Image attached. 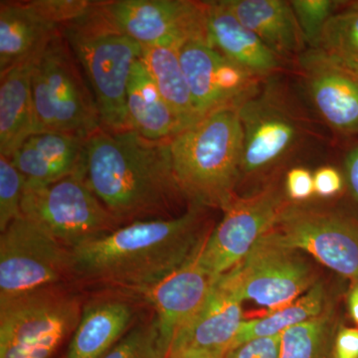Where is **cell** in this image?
<instances>
[{
    "instance_id": "obj_7",
    "label": "cell",
    "mask_w": 358,
    "mask_h": 358,
    "mask_svg": "<svg viewBox=\"0 0 358 358\" xmlns=\"http://www.w3.org/2000/svg\"><path fill=\"white\" fill-rule=\"evenodd\" d=\"M21 215L70 251L124 226L90 189L80 171L48 185H25Z\"/></svg>"
},
{
    "instance_id": "obj_33",
    "label": "cell",
    "mask_w": 358,
    "mask_h": 358,
    "mask_svg": "<svg viewBox=\"0 0 358 358\" xmlns=\"http://www.w3.org/2000/svg\"><path fill=\"white\" fill-rule=\"evenodd\" d=\"M286 194L294 203L310 199L315 194L312 173L303 167L292 169L287 174Z\"/></svg>"
},
{
    "instance_id": "obj_35",
    "label": "cell",
    "mask_w": 358,
    "mask_h": 358,
    "mask_svg": "<svg viewBox=\"0 0 358 358\" xmlns=\"http://www.w3.org/2000/svg\"><path fill=\"white\" fill-rule=\"evenodd\" d=\"M334 358H358V327H339L334 341Z\"/></svg>"
},
{
    "instance_id": "obj_18",
    "label": "cell",
    "mask_w": 358,
    "mask_h": 358,
    "mask_svg": "<svg viewBox=\"0 0 358 358\" xmlns=\"http://www.w3.org/2000/svg\"><path fill=\"white\" fill-rule=\"evenodd\" d=\"M308 93L324 121L343 134H358V77L310 49L300 58Z\"/></svg>"
},
{
    "instance_id": "obj_17",
    "label": "cell",
    "mask_w": 358,
    "mask_h": 358,
    "mask_svg": "<svg viewBox=\"0 0 358 358\" xmlns=\"http://www.w3.org/2000/svg\"><path fill=\"white\" fill-rule=\"evenodd\" d=\"M143 298L110 291L84 301L79 324L61 358H103L140 320Z\"/></svg>"
},
{
    "instance_id": "obj_27",
    "label": "cell",
    "mask_w": 358,
    "mask_h": 358,
    "mask_svg": "<svg viewBox=\"0 0 358 358\" xmlns=\"http://www.w3.org/2000/svg\"><path fill=\"white\" fill-rule=\"evenodd\" d=\"M331 301L324 285L317 282L291 305L270 313L267 317L243 322L232 348L251 339L282 334L289 327L317 317Z\"/></svg>"
},
{
    "instance_id": "obj_3",
    "label": "cell",
    "mask_w": 358,
    "mask_h": 358,
    "mask_svg": "<svg viewBox=\"0 0 358 358\" xmlns=\"http://www.w3.org/2000/svg\"><path fill=\"white\" fill-rule=\"evenodd\" d=\"M238 109L204 115L169 140L174 178L188 204L224 211L237 199L243 152Z\"/></svg>"
},
{
    "instance_id": "obj_30",
    "label": "cell",
    "mask_w": 358,
    "mask_h": 358,
    "mask_svg": "<svg viewBox=\"0 0 358 358\" xmlns=\"http://www.w3.org/2000/svg\"><path fill=\"white\" fill-rule=\"evenodd\" d=\"M26 185L24 176L11 159L0 155V231L21 216V203Z\"/></svg>"
},
{
    "instance_id": "obj_4",
    "label": "cell",
    "mask_w": 358,
    "mask_h": 358,
    "mask_svg": "<svg viewBox=\"0 0 358 358\" xmlns=\"http://www.w3.org/2000/svg\"><path fill=\"white\" fill-rule=\"evenodd\" d=\"M94 2L86 14L62 27V35L85 73L108 131H133L127 109V88L141 46L122 32Z\"/></svg>"
},
{
    "instance_id": "obj_37",
    "label": "cell",
    "mask_w": 358,
    "mask_h": 358,
    "mask_svg": "<svg viewBox=\"0 0 358 358\" xmlns=\"http://www.w3.org/2000/svg\"><path fill=\"white\" fill-rule=\"evenodd\" d=\"M348 308L350 317L358 326V284H353L348 293Z\"/></svg>"
},
{
    "instance_id": "obj_10",
    "label": "cell",
    "mask_w": 358,
    "mask_h": 358,
    "mask_svg": "<svg viewBox=\"0 0 358 358\" xmlns=\"http://www.w3.org/2000/svg\"><path fill=\"white\" fill-rule=\"evenodd\" d=\"M230 271L243 301H255L271 313L291 305L317 282L307 259L271 229Z\"/></svg>"
},
{
    "instance_id": "obj_24",
    "label": "cell",
    "mask_w": 358,
    "mask_h": 358,
    "mask_svg": "<svg viewBox=\"0 0 358 358\" xmlns=\"http://www.w3.org/2000/svg\"><path fill=\"white\" fill-rule=\"evenodd\" d=\"M127 109L133 131L148 140L169 141L182 129L141 59L129 76Z\"/></svg>"
},
{
    "instance_id": "obj_34",
    "label": "cell",
    "mask_w": 358,
    "mask_h": 358,
    "mask_svg": "<svg viewBox=\"0 0 358 358\" xmlns=\"http://www.w3.org/2000/svg\"><path fill=\"white\" fill-rule=\"evenodd\" d=\"M315 194L320 197H331L343 190V178L334 167H320L313 174Z\"/></svg>"
},
{
    "instance_id": "obj_8",
    "label": "cell",
    "mask_w": 358,
    "mask_h": 358,
    "mask_svg": "<svg viewBox=\"0 0 358 358\" xmlns=\"http://www.w3.org/2000/svg\"><path fill=\"white\" fill-rule=\"evenodd\" d=\"M72 251L21 215L0 236V303L37 289L73 284Z\"/></svg>"
},
{
    "instance_id": "obj_21",
    "label": "cell",
    "mask_w": 358,
    "mask_h": 358,
    "mask_svg": "<svg viewBox=\"0 0 358 358\" xmlns=\"http://www.w3.org/2000/svg\"><path fill=\"white\" fill-rule=\"evenodd\" d=\"M207 3V31L210 46L258 78L268 76L281 67L282 58L242 24L224 0Z\"/></svg>"
},
{
    "instance_id": "obj_5",
    "label": "cell",
    "mask_w": 358,
    "mask_h": 358,
    "mask_svg": "<svg viewBox=\"0 0 358 358\" xmlns=\"http://www.w3.org/2000/svg\"><path fill=\"white\" fill-rule=\"evenodd\" d=\"M84 301L77 286L61 284L0 303V358H60Z\"/></svg>"
},
{
    "instance_id": "obj_19",
    "label": "cell",
    "mask_w": 358,
    "mask_h": 358,
    "mask_svg": "<svg viewBox=\"0 0 358 358\" xmlns=\"http://www.w3.org/2000/svg\"><path fill=\"white\" fill-rule=\"evenodd\" d=\"M197 255L162 281L138 294L154 310L160 334L169 350L210 288L212 279L200 267Z\"/></svg>"
},
{
    "instance_id": "obj_22",
    "label": "cell",
    "mask_w": 358,
    "mask_h": 358,
    "mask_svg": "<svg viewBox=\"0 0 358 358\" xmlns=\"http://www.w3.org/2000/svg\"><path fill=\"white\" fill-rule=\"evenodd\" d=\"M242 24L255 33L280 58L300 54L305 39L291 1L224 0Z\"/></svg>"
},
{
    "instance_id": "obj_38",
    "label": "cell",
    "mask_w": 358,
    "mask_h": 358,
    "mask_svg": "<svg viewBox=\"0 0 358 358\" xmlns=\"http://www.w3.org/2000/svg\"><path fill=\"white\" fill-rule=\"evenodd\" d=\"M166 358H222L201 350H185L169 352Z\"/></svg>"
},
{
    "instance_id": "obj_16",
    "label": "cell",
    "mask_w": 358,
    "mask_h": 358,
    "mask_svg": "<svg viewBox=\"0 0 358 358\" xmlns=\"http://www.w3.org/2000/svg\"><path fill=\"white\" fill-rule=\"evenodd\" d=\"M242 303L231 271L212 279L201 306L176 334L169 352L201 350L225 357L244 322Z\"/></svg>"
},
{
    "instance_id": "obj_12",
    "label": "cell",
    "mask_w": 358,
    "mask_h": 358,
    "mask_svg": "<svg viewBox=\"0 0 358 358\" xmlns=\"http://www.w3.org/2000/svg\"><path fill=\"white\" fill-rule=\"evenodd\" d=\"M100 6L108 18L141 46L180 49L189 42L209 44L207 1L109 0Z\"/></svg>"
},
{
    "instance_id": "obj_6",
    "label": "cell",
    "mask_w": 358,
    "mask_h": 358,
    "mask_svg": "<svg viewBox=\"0 0 358 358\" xmlns=\"http://www.w3.org/2000/svg\"><path fill=\"white\" fill-rule=\"evenodd\" d=\"M62 31L32 71L37 133H66L89 138L101 127L95 96Z\"/></svg>"
},
{
    "instance_id": "obj_11",
    "label": "cell",
    "mask_w": 358,
    "mask_h": 358,
    "mask_svg": "<svg viewBox=\"0 0 358 358\" xmlns=\"http://www.w3.org/2000/svg\"><path fill=\"white\" fill-rule=\"evenodd\" d=\"M289 202L275 183L249 196H237L200 249V267L211 279L234 268L273 227Z\"/></svg>"
},
{
    "instance_id": "obj_14",
    "label": "cell",
    "mask_w": 358,
    "mask_h": 358,
    "mask_svg": "<svg viewBox=\"0 0 358 358\" xmlns=\"http://www.w3.org/2000/svg\"><path fill=\"white\" fill-rule=\"evenodd\" d=\"M238 112L243 131L242 178L275 166L300 140V126L275 90H258Z\"/></svg>"
},
{
    "instance_id": "obj_13",
    "label": "cell",
    "mask_w": 358,
    "mask_h": 358,
    "mask_svg": "<svg viewBox=\"0 0 358 358\" xmlns=\"http://www.w3.org/2000/svg\"><path fill=\"white\" fill-rule=\"evenodd\" d=\"M88 0L0 2V75L38 60L63 26L88 13Z\"/></svg>"
},
{
    "instance_id": "obj_9",
    "label": "cell",
    "mask_w": 358,
    "mask_h": 358,
    "mask_svg": "<svg viewBox=\"0 0 358 358\" xmlns=\"http://www.w3.org/2000/svg\"><path fill=\"white\" fill-rule=\"evenodd\" d=\"M271 230L289 248L358 284V220L334 209L289 201Z\"/></svg>"
},
{
    "instance_id": "obj_36",
    "label": "cell",
    "mask_w": 358,
    "mask_h": 358,
    "mask_svg": "<svg viewBox=\"0 0 358 358\" xmlns=\"http://www.w3.org/2000/svg\"><path fill=\"white\" fill-rule=\"evenodd\" d=\"M346 182L358 203V145L350 150L345 160Z\"/></svg>"
},
{
    "instance_id": "obj_31",
    "label": "cell",
    "mask_w": 358,
    "mask_h": 358,
    "mask_svg": "<svg viewBox=\"0 0 358 358\" xmlns=\"http://www.w3.org/2000/svg\"><path fill=\"white\" fill-rule=\"evenodd\" d=\"M339 1L331 0H293L291 1L306 44L310 49L319 46L320 35L329 18L336 13Z\"/></svg>"
},
{
    "instance_id": "obj_32",
    "label": "cell",
    "mask_w": 358,
    "mask_h": 358,
    "mask_svg": "<svg viewBox=\"0 0 358 358\" xmlns=\"http://www.w3.org/2000/svg\"><path fill=\"white\" fill-rule=\"evenodd\" d=\"M282 334L258 338L232 348L224 358H280Z\"/></svg>"
},
{
    "instance_id": "obj_26",
    "label": "cell",
    "mask_w": 358,
    "mask_h": 358,
    "mask_svg": "<svg viewBox=\"0 0 358 358\" xmlns=\"http://www.w3.org/2000/svg\"><path fill=\"white\" fill-rule=\"evenodd\" d=\"M341 326L338 305L331 301L317 317L282 333L280 358H334V341Z\"/></svg>"
},
{
    "instance_id": "obj_15",
    "label": "cell",
    "mask_w": 358,
    "mask_h": 358,
    "mask_svg": "<svg viewBox=\"0 0 358 358\" xmlns=\"http://www.w3.org/2000/svg\"><path fill=\"white\" fill-rule=\"evenodd\" d=\"M181 67L200 117L239 108L259 90V78L205 42H189L178 50Z\"/></svg>"
},
{
    "instance_id": "obj_29",
    "label": "cell",
    "mask_w": 358,
    "mask_h": 358,
    "mask_svg": "<svg viewBox=\"0 0 358 358\" xmlns=\"http://www.w3.org/2000/svg\"><path fill=\"white\" fill-rule=\"evenodd\" d=\"M169 350L155 313L140 320L103 358H166Z\"/></svg>"
},
{
    "instance_id": "obj_20",
    "label": "cell",
    "mask_w": 358,
    "mask_h": 358,
    "mask_svg": "<svg viewBox=\"0 0 358 358\" xmlns=\"http://www.w3.org/2000/svg\"><path fill=\"white\" fill-rule=\"evenodd\" d=\"M86 136L66 133L32 134L11 157L26 185L44 186L81 171Z\"/></svg>"
},
{
    "instance_id": "obj_25",
    "label": "cell",
    "mask_w": 358,
    "mask_h": 358,
    "mask_svg": "<svg viewBox=\"0 0 358 358\" xmlns=\"http://www.w3.org/2000/svg\"><path fill=\"white\" fill-rule=\"evenodd\" d=\"M141 62L182 129L201 119L181 67L179 49L162 46H141Z\"/></svg>"
},
{
    "instance_id": "obj_23",
    "label": "cell",
    "mask_w": 358,
    "mask_h": 358,
    "mask_svg": "<svg viewBox=\"0 0 358 358\" xmlns=\"http://www.w3.org/2000/svg\"><path fill=\"white\" fill-rule=\"evenodd\" d=\"M36 61L0 75V155L9 159L37 133L31 84Z\"/></svg>"
},
{
    "instance_id": "obj_28",
    "label": "cell",
    "mask_w": 358,
    "mask_h": 358,
    "mask_svg": "<svg viewBox=\"0 0 358 358\" xmlns=\"http://www.w3.org/2000/svg\"><path fill=\"white\" fill-rule=\"evenodd\" d=\"M315 50L358 77V2L348 4L329 18Z\"/></svg>"
},
{
    "instance_id": "obj_2",
    "label": "cell",
    "mask_w": 358,
    "mask_h": 358,
    "mask_svg": "<svg viewBox=\"0 0 358 358\" xmlns=\"http://www.w3.org/2000/svg\"><path fill=\"white\" fill-rule=\"evenodd\" d=\"M80 173L124 225L178 217L189 207L174 178L169 140L100 129L87 138Z\"/></svg>"
},
{
    "instance_id": "obj_1",
    "label": "cell",
    "mask_w": 358,
    "mask_h": 358,
    "mask_svg": "<svg viewBox=\"0 0 358 358\" xmlns=\"http://www.w3.org/2000/svg\"><path fill=\"white\" fill-rule=\"evenodd\" d=\"M208 209L189 205L171 219L136 221L73 250V285L140 294L182 267L213 227Z\"/></svg>"
}]
</instances>
